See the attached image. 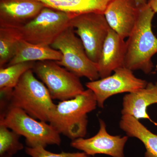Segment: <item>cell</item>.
<instances>
[{
    "instance_id": "cell-9",
    "label": "cell",
    "mask_w": 157,
    "mask_h": 157,
    "mask_svg": "<svg viewBox=\"0 0 157 157\" xmlns=\"http://www.w3.org/2000/svg\"><path fill=\"white\" fill-rule=\"evenodd\" d=\"M112 75L86 84L88 89L93 91L98 106L104 107L105 101L109 97L121 93L135 92L146 86L148 82L137 78L133 71L123 67L114 71Z\"/></svg>"
},
{
    "instance_id": "cell-19",
    "label": "cell",
    "mask_w": 157,
    "mask_h": 157,
    "mask_svg": "<svg viewBox=\"0 0 157 157\" xmlns=\"http://www.w3.org/2000/svg\"><path fill=\"white\" fill-rule=\"evenodd\" d=\"M35 62H24L0 68V91L13 90L21 76L33 70Z\"/></svg>"
},
{
    "instance_id": "cell-6",
    "label": "cell",
    "mask_w": 157,
    "mask_h": 157,
    "mask_svg": "<svg viewBox=\"0 0 157 157\" xmlns=\"http://www.w3.org/2000/svg\"><path fill=\"white\" fill-rule=\"evenodd\" d=\"M73 16L45 6L33 19L17 29L22 40L33 44L51 46L70 26V20Z\"/></svg>"
},
{
    "instance_id": "cell-20",
    "label": "cell",
    "mask_w": 157,
    "mask_h": 157,
    "mask_svg": "<svg viewBox=\"0 0 157 157\" xmlns=\"http://www.w3.org/2000/svg\"><path fill=\"white\" fill-rule=\"evenodd\" d=\"M20 135L0 125V157H12L24 148L19 140Z\"/></svg>"
},
{
    "instance_id": "cell-8",
    "label": "cell",
    "mask_w": 157,
    "mask_h": 157,
    "mask_svg": "<svg viewBox=\"0 0 157 157\" xmlns=\"http://www.w3.org/2000/svg\"><path fill=\"white\" fill-rule=\"evenodd\" d=\"M70 26L81 39L88 56L97 63L110 29L104 14L88 12L74 15Z\"/></svg>"
},
{
    "instance_id": "cell-5",
    "label": "cell",
    "mask_w": 157,
    "mask_h": 157,
    "mask_svg": "<svg viewBox=\"0 0 157 157\" xmlns=\"http://www.w3.org/2000/svg\"><path fill=\"white\" fill-rule=\"evenodd\" d=\"M51 47L61 52L60 61H55L78 77H85L90 81L100 78L97 64L88 56L82 42L70 26L65 30Z\"/></svg>"
},
{
    "instance_id": "cell-18",
    "label": "cell",
    "mask_w": 157,
    "mask_h": 157,
    "mask_svg": "<svg viewBox=\"0 0 157 157\" xmlns=\"http://www.w3.org/2000/svg\"><path fill=\"white\" fill-rule=\"evenodd\" d=\"M21 40L18 29L0 28V68L9 63Z\"/></svg>"
},
{
    "instance_id": "cell-3",
    "label": "cell",
    "mask_w": 157,
    "mask_h": 157,
    "mask_svg": "<svg viewBox=\"0 0 157 157\" xmlns=\"http://www.w3.org/2000/svg\"><path fill=\"white\" fill-rule=\"evenodd\" d=\"M98 106L91 90H85L75 98L56 104L48 123L60 134L73 140L84 138L87 133V114Z\"/></svg>"
},
{
    "instance_id": "cell-24",
    "label": "cell",
    "mask_w": 157,
    "mask_h": 157,
    "mask_svg": "<svg viewBox=\"0 0 157 157\" xmlns=\"http://www.w3.org/2000/svg\"><path fill=\"white\" fill-rule=\"evenodd\" d=\"M156 68H157V66H156Z\"/></svg>"
},
{
    "instance_id": "cell-11",
    "label": "cell",
    "mask_w": 157,
    "mask_h": 157,
    "mask_svg": "<svg viewBox=\"0 0 157 157\" xmlns=\"http://www.w3.org/2000/svg\"><path fill=\"white\" fill-rule=\"evenodd\" d=\"M44 7L35 0H0V28H20L33 19Z\"/></svg>"
},
{
    "instance_id": "cell-2",
    "label": "cell",
    "mask_w": 157,
    "mask_h": 157,
    "mask_svg": "<svg viewBox=\"0 0 157 157\" xmlns=\"http://www.w3.org/2000/svg\"><path fill=\"white\" fill-rule=\"evenodd\" d=\"M4 98L6 106L3 108L9 106L17 107L37 120L46 122H48L56 106L48 89L35 77L33 70L26 71Z\"/></svg>"
},
{
    "instance_id": "cell-4",
    "label": "cell",
    "mask_w": 157,
    "mask_h": 157,
    "mask_svg": "<svg viewBox=\"0 0 157 157\" xmlns=\"http://www.w3.org/2000/svg\"><path fill=\"white\" fill-rule=\"evenodd\" d=\"M1 111L0 125L23 136L28 147L60 145V134L50 124L38 121L17 107L7 106Z\"/></svg>"
},
{
    "instance_id": "cell-10",
    "label": "cell",
    "mask_w": 157,
    "mask_h": 157,
    "mask_svg": "<svg viewBox=\"0 0 157 157\" xmlns=\"http://www.w3.org/2000/svg\"><path fill=\"white\" fill-rule=\"evenodd\" d=\"M100 128L97 134L89 138H79L72 140V147L82 151L88 156L103 154L112 157H125L124 148L128 136H113L108 134L104 121L99 119Z\"/></svg>"
},
{
    "instance_id": "cell-23",
    "label": "cell",
    "mask_w": 157,
    "mask_h": 157,
    "mask_svg": "<svg viewBox=\"0 0 157 157\" xmlns=\"http://www.w3.org/2000/svg\"><path fill=\"white\" fill-rule=\"evenodd\" d=\"M138 7H142L147 4V0H135Z\"/></svg>"
},
{
    "instance_id": "cell-16",
    "label": "cell",
    "mask_w": 157,
    "mask_h": 157,
    "mask_svg": "<svg viewBox=\"0 0 157 157\" xmlns=\"http://www.w3.org/2000/svg\"><path fill=\"white\" fill-rule=\"evenodd\" d=\"M45 7L73 15L88 12L104 14L113 0H35Z\"/></svg>"
},
{
    "instance_id": "cell-1",
    "label": "cell",
    "mask_w": 157,
    "mask_h": 157,
    "mask_svg": "<svg viewBox=\"0 0 157 157\" xmlns=\"http://www.w3.org/2000/svg\"><path fill=\"white\" fill-rule=\"evenodd\" d=\"M139 8L138 19L126 42L124 67L148 74L154 67L152 58L157 53V38L152 30L155 13L147 4Z\"/></svg>"
},
{
    "instance_id": "cell-13",
    "label": "cell",
    "mask_w": 157,
    "mask_h": 157,
    "mask_svg": "<svg viewBox=\"0 0 157 157\" xmlns=\"http://www.w3.org/2000/svg\"><path fill=\"white\" fill-rule=\"evenodd\" d=\"M115 31L109 29L97 63L100 78L110 76L117 69L124 67L126 42Z\"/></svg>"
},
{
    "instance_id": "cell-25",
    "label": "cell",
    "mask_w": 157,
    "mask_h": 157,
    "mask_svg": "<svg viewBox=\"0 0 157 157\" xmlns=\"http://www.w3.org/2000/svg\"></svg>"
},
{
    "instance_id": "cell-21",
    "label": "cell",
    "mask_w": 157,
    "mask_h": 157,
    "mask_svg": "<svg viewBox=\"0 0 157 157\" xmlns=\"http://www.w3.org/2000/svg\"><path fill=\"white\" fill-rule=\"evenodd\" d=\"M25 153L31 157H89L84 152H65L54 153L46 150L43 147H27Z\"/></svg>"
},
{
    "instance_id": "cell-22",
    "label": "cell",
    "mask_w": 157,
    "mask_h": 157,
    "mask_svg": "<svg viewBox=\"0 0 157 157\" xmlns=\"http://www.w3.org/2000/svg\"><path fill=\"white\" fill-rule=\"evenodd\" d=\"M147 4L155 14L157 13V0H147Z\"/></svg>"
},
{
    "instance_id": "cell-17",
    "label": "cell",
    "mask_w": 157,
    "mask_h": 157,
    "mask_svg": "<svg viewBox=\"0 0 157 157\" xmlns=\"http://www.w3.org/2000/svg\"><path fill=\"white\" fill-rule=\"evenodd\" d=\"M119 126L128 137H135L143 143L146 149L144 157H157V135L131 115L122 116Z\"/></svg>"
},
{
    "instance_id": "cell-12",
    "label": "cell",
    "mask_w": 157,
    "mask_h": 157,
    "mask_svg": "<svg viewBox=\"0 0 157 157\" xmlns=\"http://www.w3.org/2000/svg\"><path fill=\"white\" fill-rule=\"evenodd\" d=\"M139 11L140 8L135 0H113L104 15L110 28L124 39L133 30Z\"/></svg>"
},
{
    "instance_id": "cell-14",
    "label": "cell",
    "mask_w": 157,
    "mask_h": 157,
    "mask_svg": "<svg viewBox=\"0 0 157 157\" xmlns=\"http://www.w3.org/2000/svg\"><path fill=\"white\" fill-rule=\"evenodd\" d=\"M155 104H157V82H149L143 88L124 96L121 113L122 115H131L138 120H148L157 126L147 110L149 106Z\"/></svg>"
},
{
    "instance_id": "cell-15",
    "label": "cell",
    "mask_w": 157,
    "mask_h": 157,
    "mask_svg": "<svg viewBox=\"0 0 157 157\" xmlns=\"http://www.w3.org/2000/svg\"><path fill=\"white\" fill-rule=\"evenodd\" d=\"M62 58L61 52L51 46L33 44L22 39L17 46L14 56L6 66L24 62L59 61Z\"/></svg>"
},
{
    "instance_id": "cell-7",
    "label": "cell",
    "mask_w": 157,
    "mask_h": 157,
    "mask_svg": "<svg viewBox=\"0 0 157 157\" xmlns=\"http://www.w3.org/2000/svg\"><path fill=\"white\" fill-rule=\"evenodd\" d=\"M33 70L47 88L52 100H70L85 90L79 77L54 61L35 62Z\"/></svg>"
}]
</instances>
